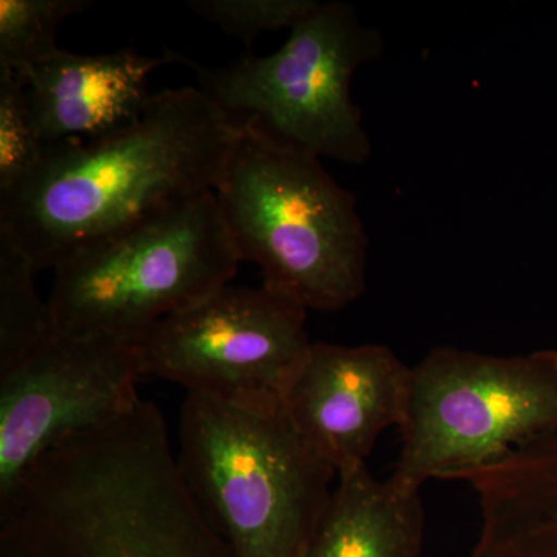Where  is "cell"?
<instances>
[{"mask_svg":"<svg viewBox=\"0 0 557 557\" xmlns=\"http://www.w3.org/2000/svg\"><path fill=\"white\" fill-rule=\"evenodd\" d=\"M143 376L138 344L61 330L0 372V509L51 450L137 408Z\"/></svg>","mask_w":557,"mask_h":557,"instance_id":"cell-9","label":"cell"},{"mask_svg":"<svg viewBox=\"0 0 557 557\" xmlns=\"http://www.w3.org/2000/svg\"><path fill=\"white\" fill-rule=\"evenodd\" d=\"M384 50L380 30L346 2H319L267 57L251 53L208 69L178 54L230 119L322 159L364 164L372 141L351 98V81Z\"/></svg>","mask_w":557,"mask_h":557,"instance_id":"cell-6","label":"cell"},{"mask_svg":"<svg viewBox=\"0 0 557 557\" xmlns=\"http://www.w3.org/2000/svg\"><path fill=\"white\" fill-rule=\"evenodd\" d=\"M240 263L208 190L62 260L49 306L62 333L138 344L163 319L228 285Z\"/></svg>","mask_w":557,"mask_h":557,"instance_id":"cell-5","label":"cell"},{"mask_svg":"<svg viewBox=\"0 0 557 557\" xmlns=\"http://www.w3.org/2000/svg\"><path fill=\"white\" fill-rule=\"evenodd\" d=\"M463 482L482 519L468 557H557V456L507 458Z\"/></svg>","mask_w":557,"mask_h":557,"instance_id":"cell-12","label":"cell"},{"mask_svg":"<svg viewBox=\"0 0 557 557\" xmlns=\"http://www.w3.org/2000/svg\"><path fill=\"white\" fill-rule=\"evenodd\" d=\"M27 98V81L0 69V196L20 188L46 156Z\"/></svg>","mask_w":557,"mask_h":557,"instance_id":"cell-16","label":"cell"},{"mask_svg":"<svg viewBox=\"0 0 557 557\" xmlns=\"http://www.w3.org/2000/svg\"><path fill=\"white\" fill-rule=\"evenodd\" d=\"M392 485L456 480L557 435V351L512 357L442 346L412 368Z\"/></svg>","mask_w":557,"mask_h":557,"instance_id":"cell-7","label":"cell"},{"mask_svg":"<svg viewBox=\"0 0 557 557\" xmlns=\"http://www.w3.org/2000/svg\"><path fill=\"white\" fill-rule=\"evenodd\" d=\"M242 262L304 309L338 311L368 287L369 234L357 196L321 159L240 124L218 188Z\"/></svg>","mask_w":557,"mask_h":557,"instance_id":"cell-3","label":"cell"},{"mask_svg":"<svg viewBox=\"0 0 557 557\" xmlns=\"http://www.w3.org/2000/svg\"><path fill=\"white\" fill-rule=\"evenodd\" d=\"M307 313L263 285L228 284L153 325L138 343L143 368L234 408H285L313 344Z\"/></svg>","mask_w":557,"mask_h":557,"instance_id":"cell-8","label":"cell"},{"mask_svg":"<svg viewBox=\"0 0 557 557\" xmlns=\"http://www.w3.org/2000/svg\"><path fill=\"white\" fill-rule=\"evenodd\" d=\"M178 53L146 57L132 47L104 54L62 50L24 76L33 121L44 145L87 143L132 126L152 97L149 76Z\"/></svg>","mask_w":557,"mask_h":557,"instance_id":"cell-11","label":"cell"},{"mask_svg":"<svg viewBox=\"0 0 557 557\" xmlns=\"http://www.w3.org/2000/svg\"><path fill=\"white\" fill-rule=\"evenodd\" d=\"M89 0H0V69L25 76L62 53L58 30Z\"/></svg>","mask_w":557,"mask_h":557,"instance_id":"cell-15","label":"cell"},{"mask_svg":"<svg viewBox=\"0 0 557 557\" xmlns=\"http://www.w3.org/2000/svg\"><path fill=\"white\" fill-rule=\"evenodd\" d=\"M177 467L234 557H307L338 478L287 409L248 410L188 394Z\"/></svg>","mask_w":557,"mask_h":557,"instance_id":"cell-4","label":"cell"},{"mask_svg":"<svg viewBox=\"0 0 557 557\" xmlns=\"http://www.w3.org/2000/svg\"><path fill=\"white\" fill-rule=\"evenodd\" d=\"M319 5L318 0H189L188 9L248 50L263 33L292 30Z\"/></svg>","mask_w":557,"mask_h":557,"instance_id":"cell-17","label":"cell"},{"mask_svg":"<svg viewBox=\"0 0 557 557\" xmlns=\"http://www.w3.org/2000/svg\"><path fill=\"white\" fill-rule=\"evenodd\" d=\"M424 523L420 493L381 482L366 465L338 475L307 557H420Z\"/></svg>","mask_w":557,"mask_h":557,"instance_id":"cell-13","label":"cell"},{"mask_svg":"<svg viewBox=\"0 0 557 557\" xmlns=\"http://www.w3.org/2000/svg\"><path fill=\"white\" fill-rule=\"evenodd\" d=\"M36 274L30 259L0 236V372L38 350L60 330L49 300L40 299Z\"/></svg>","mask_w":557,"mask_h":557,"instance_id":"cell-14","label":"cell"},{"mask_svg":"<svg viewBox=\"0 0 557 557\" xmlns=\"http://www.w3.org/2000/svg\"><path fill=\"white\" fill-rule=\"evenodd\" d=\"M240 124L199 87L152 94L126 129L47 146L30 177L0 196V236L36 271L160 209L218 188Z\"/></svg>","mask_w":557,"mask_h":557,"instance_id":"cell-1","label":"cell"},{"mask_svg":"<svg viewBox=\"0 0 557 557\" xmlns=\"http://www.w3.org/2000/svg\"><path fill=\"white\" fill-rule=\"evenodd\" d=\"M412 368L381 344H311L285 409L304 440L338 472L366 467L380 435L405 424Z\"/></svg>","mask_w":557,"mask_h":557,"instance_id":"cell-10","label":"cell"},{"mask_svg":"<svg viewBox=\"0 0 557 557\" xmlns=\"http://www.w3.org/2000/svg\"><path fill=\"white\" fill-rule=\"evenodd\" d=\"M0 557H234L153 403L51 450L0 509Z\"/></svg>","mask_w":557,"mask_h":557,"instance_id":"cell-2","label":"cell"}]
</instances>
